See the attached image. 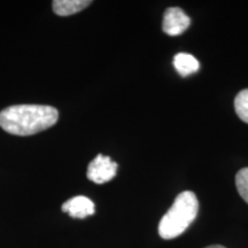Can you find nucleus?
Segmentation results:
<instances>
[{"label":"nucleus","mask_w":248,"mask_h":248,"mask_svg":"<svg viewBox=\"0 0 248 248\" xmlns=\"http://www.w3.org/2000/svg\"><path fill=\"white\" fill-rule=\"evenodd\" d=\"M117 172V163L110 160V157L98 154L90 162L86 176L90 181L95 184H104L113 179Z\"/></svg>","instance_id":"3"},{"label":"nucleus","mask_w":248,"mask_h":248,"mask_svg":"<svg viewBox=\"0 0 248 248\" xmlns=\"http://www.w3.org/2000/svg\"><path fill=\"white\" fill-rule=\"evenodd\" d=\"M91 5L90 0H55L52 2L54 13L59 16H69Z\"/></svg>","instance_id":"6"},{"label":"nucleus","mask_w":248,"mask_h":248,"mask_svg":"<svg viewBox=\"0 0 248 248\" xmlns=\"http://www.w3.org/2000/svg\"><path fill=\"white\" fill-rule=\"evenodd\" d=\"M62 210L74 218H85L95 212L94 203L84 195H77L62 204Z\"/></svg>","instance_id":"5"},{"label":"nucleus","mask_w":248,"mask_h":248,"mask_svg":"<svg viewBox=\"0 0 248 248\" xmlns=\"http://www.w3.org/2000/svg\"><path fill=\"white\" fill-rule=\"evenodd\" d=\"M234 109L238 117L248 124V89H245L237 94L234 99Z\"/></svg>","instance_id":"8"},{"label":"nucleus","mask_w":248,"mask_h":248,"mask_svg":"<svg viewBox=\"0 0 248 248\" xmlns=\"http://www.w3.org/2000/svg\"><path fill=\"white\" fill-rule=\"evenodd\" d=\"M235 186L238 193L248 203V168H244L238 171L235 176Z\"/></svg>","instance_id":"9"},{"label":"nucleus","mask_w":248,"mask_h":248,"mask_svg":"<svg viewBox=\"0 0 248 248\" xmlns=\"http://www.w3.org/2000/svg\"><path fill=\"white\" fill-rule=\"evenodd\" d=\"M57 108L47 105H14L0 111V126L14 136H31L53 126Z\"/></svg>","instance_id":"1"},{"label":"nucleus","mask_w":248,"mask_h":248,"mask_svg":"<svg viewBox=\"0 0 248 248\" xmlns=\"http://www.w3.org/2000/svg\"><path fill=\"white\" fill-rule=\"evenodd\" d=\"M191 24V18L179 7H170L164 12L162 29L167 35L178 36Z\"/></svg>","instance_id":"4"},{"label":"nucleus","mask_w":248,"mask_h":248,"mask_svg":"<svg viewBox=\"0 0 248 248\" xmlns=\"http://www.w3.org/2000/svg\"><path fill=\"white\" fill-rule=\"evenodd\" d=\"M206 248H225L224 246H221V245H213V246H208Z\"/></svg>","instance_id":"10"},{"label":"nucleus","mask_w":248,"mask_h":248,"mask_svg":"<svg viewBox=\"0 0 248 248\" xmlns=\"http://www.w3.org/2000/svg\"><path fill=\"white\" fill-rule=\"evenodd\" d=\"M199 212V201L191 191L179 193L170 209L159 223V234L166 240L177 238L184 233Z\"/></svg>","instance_id":"2"},{"label":"nucleus","mask_w":248,"mask_h":248,"mask_svg":"<svg viewBox=\"0 0 248 248\" xmlns=\"http://www.w3.org/2000/svg\"><path fill=\"white\" fill-rule=\"evenodd\" d=\"M173 66L179 75L186 77L197 73L199 70L200 63L193 55L188 53H178L173 58Z\"/></svg>","instance_id":"7"}]
</instances>
